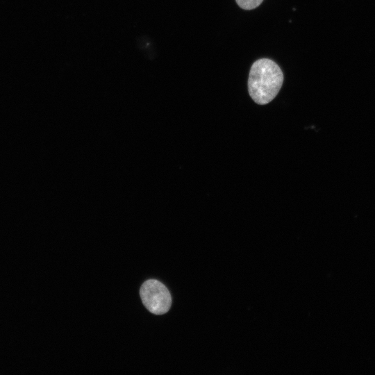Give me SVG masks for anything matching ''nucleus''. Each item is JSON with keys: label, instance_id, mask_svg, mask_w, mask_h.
Returning a JSON list of instances; mask_svg holds the SVG:
<instances>
[{"label": "nucleus", "instance_id": "f257e3e1", "mask_svg": "<svg viewBox=\"0 0 375 375\" xmlns=\"http://www.w3.org/2000/svg\"><path fill=\"white\" fill-rule=\"evenodd\" d=\"M283 82L279 66L268 58H261L252 65L248 79V91L259 105L272 101L278 94Z\"/></svg>", "mask_w": 375, "mask_h": 375}, {"label": "nucleus", "instance_id": "f03ea898", "mask_svg": "<svg viewBox=\"0 0 375 375\" xmlns=\"http://www.w3.org/2000/svg\"><path fill=\"white\" fill-rule=\"evenodd\" d=\"M140 294L145 308L153 314H165L171 307V294L159 281H146L140 288Z\"/></svg>", "mask_w": 375, "mask_h": 375}, {"label": "nucleus", "instance_id": "7ed1b4c3", "mask_svg": "<svg viewBox=\"0 0 375 375\" xmlns=\"http://www.w3.org/2000/svg\"><path fill=\"white\" fill-rule=\"evenodd\" d=\"M238 5L244 10H252L259 6L263 0H235Z\"/></svg>", "mask_w": 375, "mask_h": 375}]
</instances>
